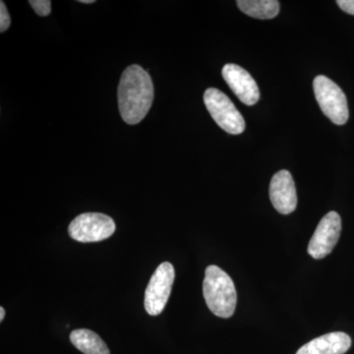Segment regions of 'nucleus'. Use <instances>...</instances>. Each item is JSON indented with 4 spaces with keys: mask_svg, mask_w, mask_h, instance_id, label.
I'll return each instance as SVG.
<instances>
[{
    "mask_svg": "<svg viewBox=\"0 0 354 354\" xmlns=\"http://www.w3.org/2000/svg\"><path fill=\"white\" fill-rule=\"evenodd\" d=\"M118 108L127 124H138L145 118L153 101V84L146 70L139 65L128 66L118 86Z\"/></svg>",
    "mask_w": 354,
    "mask_h": 354,
    "instance_id": "nucleus-1",
    "label": "nucleus"
},
{
    "mask_svg": "<svg viewBox=\"0 0 354 354\" xmlns=\"http://www.w3.org/2000/svg\"><path fill=\"white\" fill-rule=\"evenodd\" d=\"M203 295L207 306L220 318H230L234 314L237 295L234 281L215 265L209 266L203 281Z\"/></svg>",
    "mask_w": 354,
    "mask_h": 354,
    "instance_id": "nucleus-2",
    "label": "nucleus"
},
{
    "mask_svg": "<svg viewBox=\"0 0 354 354\" xmlns=\"http://www.w3.org/2000/svg\"><path fill=\"white\" fill-rule=\"evenodd\" d=\"M313 88L323 113L335 124H346L349 111L348 101L342 88L334 81L324 75L317 76L314 79Z\"/></svg>",
    "mask_w": 354,
    "mask_h": 354,
    "instance_id": "nucleus-3",
    "label": "nucleus"
},
{
    "mask_svg": "<svg viewBox=\"0 0 354 354\" xmlns=\"http://www.w3.org/2000/svg\"><path fill=\"white\" fill-rule=\"evenodd\" d=\"M204 102L212 118L221 129L232 135L241 134L245 130L243 116L225 93L218 88H209L205 92Z\"/></svg>",
    "mask_w": 354,
    "mask_h": 354,
    "instance_id": "nucleus-4",
    "label": "nucleus"
},
{
    "mask_svg": "<svg viewBox=\"0 0 354 354\" xmlns=\"http://www.w3.org/2000/svg\"><path fill=\"white\" fill-rule=\"evenodd\" d=\"M115 228V223L111 216L101 213H85L71 221L68 232L74 241L88 243L108 239Z\"/></svg>",
    "mask_w": 354,
    "mask_h": 354,
    "instance_id": "nucleus-5",
    "label": "nucleus"
},
{
    "mask_svg": "<svg viewBox=\"0 0 354 354\" xmlns=\"http://www.w3.org/2000/svg\"><path fill=\"white\" fill-rule=\"evenodd\" d=\"M176 272L174 266L169 262L162 263L153 272L145 291L146 311L152 316L160 315L164 311L171 295Z\"/></svg>",
    "mask_w": 354,
    "mask_h": 354,
    "instance_id": "nucleus-6",
    "label": "nucleus"
},
{
    "mask_svg": "<svg viewBox=\"0 0 354 354\" xmlns=\"http://www.w3.org/2000/svg\"><path fill=\"white\" fill-rule=\"evenodd\" d=\"M342 232L341 216L337 212H330L319 223L310 239L308 254L314 259L327 257L339 241Z\"/></svg>",
    "mask_w": 354,
    "mask_h": 354,
    "instance_id": "nucleus-7",
    "label": "nucleus"
},
{
    "mask_svg": "<svg viewBox=\"0 0 354 354\" xmlns=\"http://www.w3.org/2000/svg\"><path fill=\"white\" fill-rule=\"evenodd\" d=\"M223 79L234 95L246 106H254L259 101L260 92L257 83L245 69L234 64H225Z\"/></svg>",
    "mask_w": 354,
    "mask_h": 354,
    "instance_id": "nucleus-8",
    "label": "nucleus"
},
{
    "mask_svg": "<svg viewBox=\"0 0 354 354\" xmlns=\"http://www.w3.org/2000/svg\"><path fill=\"white\" fill-rule=\"evenodd\" d=\"M270 199L281 215H288L297 209V188L290 171L283 169L272 176L270 183Z\"/></svg>",
    "mask_w": 354,
    "mask_h": 354,
    "instance_id": "nucleus-9",
    "label": "nucleus"
},
{
    "mask_svg": "<svg viewBox=\"0 0 354 354\" xmlns=\"http://www.w3.org/2000/svg\"><path fill=\"white\" fill-rule=\"evenodd\" d=\"M351 339L346 333L321 335L301 346L297 354H344L351 348Z\"/></svg>",
    "mask_w": 354,
    "mask_h": 354,
    "instance_id": "nucleus-10",
    "label": "nucleus"
},
{
    "mask_svg": "<svg viewBox=\"0 0 354 354\" xmlns=\"http://www.w3.org/2000/svg\"><path fill=\"white\" fill-rule=\"evenodd\" d=\"M70 341L75 348L85 354H111L106 342L91 330H74L70 334Z\"/></svg>",
    "mask_w": 354,
    "mask_h": 354,
    "instance_id": "nucleus-11",
    "label": "nucleus"
},
{
    "mask_svg": "<svg viewBox=\"0 0 354 354\" xmlns=\"http://www.w3.org/2000/svg\"><path fill=\"white\" fill-rule=\"evenodd\" d=\"M236 3L242 12L257 19H272L279 12L278 0H239Z\"/></svg>",
    "mask_w": 354,
    "mask_h": 354,
    "instance_id": "nucleus-12",
    "label": "nucleus"
},
{
    "mask_svg": "<svg viewBox=\"0 0 354 354\" xmlns=\"http://www.w3.org/2000/svg\"><path fill=\"white\" fill-rule=\"evenodd\" d=\"M29 3L31 4L35 12L39 16L44 17V16L50 15L51 12V2L50 0H30Z\"/></svg>",
    "mask_w": 354,
    "mask_h": 354,
    "instance_id": "nucleus-13",
    "label": "nucleus"
},
{
    "mask_svg": "<svg viewBox=\"0 0 354 354\" xmlns=\"http://www.w3.org/2000/svg\"><path fill=\"white\" fill-rule=\"evenodd\" d=\"M11 24V18L3 1L0 2V32L7 31Z\"/></svg>",
    "mask_w": 354,
    "mask_h": 354,
    "instance_id": "nucleus-14",
    "label": "nucleus"
},
{
    "mask_svg": "<svg viewBox=\"0 0 354 354\" xmlns=\"http://www.w3.org/2000/svg\"><path fill=\"white\" fill-rule=\"evenodd\" d=\"M337 4L344 12L354 15V0H337Z\"/></svg>",
    "mask_w": 354,
    "mask_h": 354,
    "instance_id": "nucleus-15",
    "label": "nucleus"
},
{
    "mask_svg": "<svg viewBox=\"0 0 354 354\" xmlns=\"http://www.w3.org/2000/svg\"><path fill=\"white\" fill-rule=\"evenodd\" d=\"M4 316H6V310H4L3 307H0V322L3 321Z\"/></svg>",
    "mask_w": 354,
    "mask_h": 354,
    "instance_id": "nucleus-16",
    "label": "nucleus"
},
{
    "mask_svg": "<svg viewBox=\"0 0 354 354\" xmlns=\"http://www.w3.org/2000/svg\"><path fill=\"white\" fill-rule=\"evenodd\" d=\"M79 2H81V3H84V4H92V3H94V0H80V1Z\"/></svg>",
    "mask_w": 354,
    "mask_h": 354,
    "instance_id": "nucleus-17",
    "label": "nucleus"
}]
</instances>
